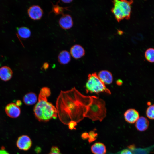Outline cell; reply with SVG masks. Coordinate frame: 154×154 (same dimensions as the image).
Listing matches in <instances>:
<instances>
[{"label": "cell", "mask_w": 154, "mask_h": 154, "mask_svg": "<svg viewBox=\"0 0 154 154\" xmlns=\"http://www.w3.org/2000/svg\"><path fill=\"white\" fill-rule=\"evenodd\" d=\"M92 96L84 95L76 88L61 91L56 103L58 116L64 124L82 120L89 110Z\"/></svg>", "instance_id": "obj_1"}, {"label": "cell", "mask_w": 154, "mask_h": 154, "mask_svg": "<svg viewBox=\"0 0 154 154\" xmlns=\"http://www.w3.org/2000/svg\"><path fill=\"white\" fill-rule=\"evenodd\" d=\"M50 94V89L46 87L42 88L40 91L38 101L33 110L35 116L39 121L47 122L57 117L56 108L47 100Z\"/></svg>", "instance_id": "obj_2"}, {"label": "cell", "mask_w": 154, "mask_h": 154, "mask_svg": "<svg viewBox=\"0 0 154 154\" xmlns=\"http://www.w3.org/2000/svg\"><path fill=\"white\" fill-rule=\"evenodd\" d=\"M106 109L104 101L98 97L93 96L92 101L86 117L93 121H102L106 116Z\"/></svg>", "instance_id": "obj_3"}, {"label": "cell", "mask_w": 154, "mask_h": 154, "mask_svg": "<svg viewBox=\"0 0 154 154\" xmlns=\"http://www.w3.org/2000/svg\"><path fill=\"white\" fill-rule=\"evenodd\" d=\"M112 2L114 6L111 9V11L118 22L124 19L128 20L130 18L131 5L133 1L116 0L113 1Z\"/></svg>", "instance_id": "obj_4"}, {"label": "cell", "mask_w": 154, "mask_h": 154, "mask_svg": "<svg viewBox=\"0 0 154 154\" xmlns=\"http://www.w3.org/2000/svg\"><path fill=\"white\" fill-rule=\"evenodd\" d=\"M85 87L87 93H98L104 92L109 94H111L110 90L106 88L96 73L89 74Z\"/></svg>", "instance_id": "obj_5"}, {"label": "cell", "mask_w": 154, "mask_h": 154, "mask_svg": "<svg viewBox=\"0 0 154 154\" xmlns=\"http://www.w3.org/2000/svg\"><path fill=\"white\" fill-rule=\"evenodd\" d=\"M32 142L27 135H23L19 137L16 142V145L20 149L27 151L31 147Z\"/></svg>", "instance_id": "obj_6"}, {"label": "cell", "mask_w": 154, "mask_h": 154, "mask_svg": "<svg viewBox=\"0 0 154 154\" xmlns=\"http://www.w3.org/2000/svg\"><path fill=\"white\" fill-rule=\"evenodd\" d=\"M5 111L8 116L13 118L18 117L21 113V109L19 106L13 103H11L7 105L5 107Z\"/></svg>", "instance_id": "obj_7"}, {"label": "cell", "mask_w": 154, "mask_h": 154, "mask_svg": "<svg viewBox=\"0 0 154 154\" xmlns=\"http://www.w3.org/2000/svg\"><path fill=\"white\" fill-rule=\"evenodd\" d=\"M27 13L29 17L33 20H38L42 17L43 11L38 5H33L28 9Z\"/></svg>", "instance_id": "obj_8"}, {"label": "cell", "mask_w": 154, "mask_h": 154, "mask_svg": "<svg viewBox=\"0 0 154 154\" xmlns=\"http://www.w3.org/2000/svg\"><path fill=\"white\" fill-rule=\"evenodd\" d=\"M125 120L130 123L136 122L139 118L138 112L134 109H129L126 110L124 114Z\"/></svg>", "instance_id": "obj_9"}, {"label": "cell", "mask_w": 154, "mask_h": 154, "mask_svg": "<svg viewBox=\"0 0 154 154\" xmlns=\"http://www.w3.org/2000/svg\"><path fill=\"white\" fill-rule=\"evenodd\" d=\"M60 26L64 29H68L73 26V22L71 16L68 14L62 15L59 20Z\"/></svg>", "instance_id": "obj_10"}, {"label": "cell", "mask_w": 154, "mask_h": 154, "mask_svg": "<svg viewBox=\"0 0 154 154\" xmlns=\"http://www.w3.org/2000/svg\"><path fill=\"white\" fill-rule=\"evenodd\" d=\"M70 54L74 58L78 59L80 58L84 55L85 51L81 46L76 44L71 48Z\"/></svg>", "instance_id": "obj_11"}, {"label": "cell", "mask_w": 154, "mask_h": 154, "mask_svg": "<svg viewBox=\"0 0 154 154\" xmlns=\"http://www.w3.org/2000/svg\"><path fill=\"white\" fill-rule=\"evenodd\" d=\"M13 71L9 67L5 66L0 68V78L4 81L9 80L13 75Z\"/></svg>", "instance_id": "obj_12"}, {"label": "cell", "mask_w": 154, "mask_h": 154, "mask_svg": "<svg viewBox=\"0 0 154 154\" xmlns=\"http://www.w3.org/2000/svg\"><path fill=\"white\" fill-rule=\"evenodd\" d=\"M100 79L105 84H111L113 80L111 73L108 71L103 70L100 71L98 75Z\"/></svg>", "instance_id": "obj_13"}, {"label": "cell", "mask_w": 154, "mask_h": 154, "mask_svg": "<svg viewBox=\"0 0 154 154\" xmlns=\"http://www.w3.org/2000/svg\"><path fill=\"white\" fill-rule=\"evenodd\" d=\"M149 125V122L147 119L143 117H139L136 122L135 126L137 130L141 131L146 130Z\"/></svg>", "instance_id": "obj_14"}, {"label": "cell", "mask_w": 154, "mask_h": 154, "mask_svg": "<svg viewBox=\"0 0 154 154\" xmlns=\"http://www.w3.org/2000/svg\"><path fill=\"white\" fill-rule=\"evenodd\" d=\"M91 151L94 154H105L106 152L105 145L101 142H96L91 147Z\"/></svg>", "instance_id": "obj_15"}, {"label": "cell", "mask_w": 154, "mask_h": 154, "mask_svg": "<svg viewBox=\"0 0 154 154\" xmlns=\"http://www.w3.org/2000/svg\"><path fill=\"white\" fill-rule=\"evenodd\" d=\"M37 97L36 94L32 92L27 93L23 98V102L27 105H33L37 102Z\"/></svg>", "instance_id": "obj_16"}, {"label": "cell", "mask_w": 154, "mask_h": 154, "mask_svg": "<svg viewBox=\"0 0 154 154\" xmlns=\"http://www.w3.org/2000/svg\"><path fill=\"white\" fill-rule=\"evenodd\" d=\"M58 60L60 64H68L71 60V56L68 51L64 50L59 54L58 57Z\"/></svg>", "instance_id": "obj_17"}, {"label": "cell", "mask_w": 154, "mask_h": 154, "mask_svg": "<svg viewBox=\"0 0 154 154\" xmlns=\"http://www.w3.org/2000/svg\"><path fill=\"white\" fill-rule=\"evenodd\" d=\"M17 30L19 35L22 38L27 39L29 38L31 35V31L27 27H21L18 28Z\"/></svg>", "instance_id": "obj_18"}, {"label": "cell", "mask_w": 154, "mask_h": 154, "mask_svg": "<svg viewBox=\"0 0 154 154\" xmlns=\"http://www.w3.org/2000/svg\"><path fill=\"white\" fill-rule=\"evenodd\" d=\"M145 56L146 60L151 63L154 62V48H149L145 53Z\"/></svg>", "instance_id": "obj_19"}, {"label": "cell", "mask_w": 154, "mask_h": 154, "mask_svg": "<svg viewBox=\"0 0 154 154\" xmlns=\"http://www.w3.org/2000/svg\"><path fill=\"white\" fill-rule=\"evenodd\" d=\"M58 2L56 5H54L53 3V7L52 9V10L51 12H54L56 15L58 14H63V12L65 10H69L68 9V8L69 7H62L59 6L58 4Z\"/></svg>", "instance_id": "obj_20"}, {"label": "cell", "mask_w": 154, "mask_h": 154, "mask_svg": "<svg viewBox=\"0 0 154 154\" xmlns=\"http://www.w3.org/2000/svg\"><path fill=\"white\" fill-rule=\"evenodd\" d=\"M146 115L149 119H154V104L150 106L147 109Z\"/></svg>", "instance_id": "obj_21"}, {"label": "cell", "mask_w": 154, "mask_h": 154, "mask_svg": "<svg viewBox=\"0 0 154 154\" xmlns=\"http://www.w3.org/2000/svg\"><path fill=\"white\" fill-rule=\"evenodd\" d=\"M96 129L93 130L91 131L88 133L89 137L88 141L89 143H91L96 140L97 139L98 134L95 131Z\"/></svg>", "instance_id": "obj_22"}, {"label": "cell", "mask_w": 154, "mask_h": 154, "mask_svg": "<svg viewBox=\"0 0 154 154\" xmlns=\"http://www.w3.org/2000/svg\"><path fill=\"white\" fill-rule=\"evenodd\" d=\"M48 154H62L59 148L56 146H52Z\"/></svg>", "instance_id": "obj_23"}, {"label": "cell", "mask_w": 154, "mask_h": 154, "mask_svg": "<svg viewBox=\"0 0 154 154\" xmlns=\"http://www.w3.org/2000/svg\"><path fill=\"white\" fill-rule=\"evenodd\" d=\"M77 123L74 121H71L68 124L69 128L70 130L76 129L75 127L77 125Z\"/></svg>", "instance_id": "obj_24"}, {"label": "cell", "mask_w": 154, "mask_h": 154, "mask_svg": "<svg viewBox=\"0 0 154 154\" xmlns=\"http://www.w3.org/2000/svg\"><path fill=\"white\" fill-rule=\"evenodd\" d=\"M117 154H133L132 152L129 149H124L120 151Z\"/></svg>", "instance_id": "obj_25"}, {"label": "cell", "mask_w": 154, "mask_h": 154, "mask_svg": "<svg viewBox=\"0 0 154 154\" xmlns=\"http://www.w3.org/2000/svg\"><path fill=\"white\" fill-rule=\"evenodd\" d=\"M81 137L83 139L85 140L87 139L89 137L88 133L87 132L83 133L81 135Z\"/></svg>", "instance_id": "obj_26"}, {"label": "cell", "mask_w": 154, "mask_h": 154, "mask_svg": "<svg viewBox=\"0 0 154 154\" xmlns=\"http://www.w3.org/2000/svg\"><path fill=\"white\" fill-rule=\"evenodd\" d=\"M0 154H9L6 150L4 149H0Z\"/></svg>", "instance_id": "obj_27"}, {"label": "cell", "mask_w": 154, "mask_h": 154, "mask_svg": "<svg viewBox=\"0 0 154 154\" xmlns=\"http://www.w3.org/2000/svg\"><path fill=\"white\" fill-rule=\"evenodd\" d=\"M65 3H69L72 1V0H62L61 1Z\"/></svg>", "instance_id": "obj_28"}, {"label": "cell", "mask_w": 154, "mask_h": 154, "mask_svg": "<svg viewBox=\"0 0 154 154\" xmlns=\"http://www.w3.org/2000/svg\"><path fill=\"white\" fill-rule=\"evenodd\" d=\"M17 106H19L21 105L22 104V103L21 101L20 100H17L16 102V104Z\"/></svg>", "instance_id": "obj_29"}, {"label": "cell", "mask_w": 154, "mask_h": 154, "mask_svg": "<svg viewBox=\"0 0 154 154\" xmlns=\"http://www.w3.org/2000/svg\"><path fill=\"white\" fill-rule=\"evenodd\" d=\"M122 83V82L121 80H119L117 81V84L118 85H120Z\"/></svg>", "instance_id": "obj_30"}]
</instances>
